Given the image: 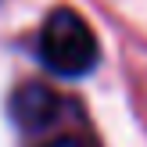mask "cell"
Masks as SVG:
<instances>
[{
    "instance_id": "cell-1",
    "label": "cell",
    "mask_w": 147,
    "mask_h": 147,
    "mask_svg": "<svg viewBox=\"0 0 147 147\" xmlns=\"http://www.w3.org/2000/svg\"><path fill=\"white\" fill-rule=\"evenodd\" d=\"M40 61L54 76H65V79L93 72L100 61V50H97V36H93L90 22L72 7L50 11L40 29Z\"/></svg>"
},
{
    "instance_id": "cell-3",
    "label": "cell",
    "mask_w": 147,
    "mask_h": 147,
    "mask_svg": "<svg viewBox=\"0 0 147 147\" xmlns=\"http://www.w3.org/2000/svg\"><path fill=\"white\" fill-rule=\"evenodd\" d=\"M43 147H100L93 136H79V133H68V136H54V140H47Z\"/></svg>"
},
{
    "instance_id": "cell-2",
    "label": "cell",
    "mask_w": 147,
    "mask_h": 147,
    "mask_svg": "<svg viewBox=\"0 0 147 147\" xmlns=\"http://www.w3.org/2000/svg\"><path fill=\"white\" fill-rule=\"evenodd\" d=\"M61 111H65V97L43 83H25L11 97V115L25 133H43L61 119Z\"/></svg>"
}]
</instances>
